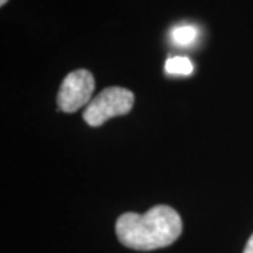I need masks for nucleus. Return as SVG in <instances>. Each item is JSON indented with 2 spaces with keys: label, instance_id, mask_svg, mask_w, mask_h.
<instances>
[{
  "label": "nucleus",
  "instance_id": "4",
  "mask_svg": "<svg viewBox=\"0 0 253 253\" xmlns=\"http://www.w3.org/2000/svg\"><path fill=\"white\" fill-rule=\"evenodd\" d=\"M165 71L169 75L189 76L194 71L193 62L186 56H172L165 63Z\"/></svg>",
  "mask_w": 253,
  "mask_h": 253
},
{
  "label": "nucleus",
  "instance_id": "7",
  "mask_svg": "<svg viewBox=\"0 0 253 253\" xmlns=\"http://www.w3.org/2000/svg\"><path fill=\"white\" fill-rule=\"evenodd\" d=\"M9 0H0V6H4Z\"/></svg>",
  "mask_w": 253,
  "mask_h": 253
},
{
  "label": "nucleus",
  "instance_id": "6",
  "mask_svg": "<svg viewBox=\"0 0 253 253\" xmlns=\"http://www.w3.org/2000/svg\"><path fill=\"white\" fill-rule=\"evenodd\" d=\"M244 253H253V235L249 238L248 244H246V246H245Z\"/></svg>",
  "mask_w": 253,
  "mask_h": 253
},
{
  "label": "nucleus",
  "instance_id": "3",
  "mask_svg": "<svg viewBox=\"0 0 253 253\" xmlns=\"http://www.w3.org/2000/svg\"><path fill=\"white\" fill-rule=\"evenodd\" d=\"M96 82L89 71L78 69L63 79L58 93V109L63 113H75L90 103Z\"/></svg>",
  "mask_w": 253,
  "mask_h": 253
},
{
  "label": "nucleus",
  "instance_id": "5",
  "mask_svg": "<svg viewBox=\"0 0 253 253\" xmlns=\"http://www.w3.org/2000/svg\"><path fill=\"white\" fill-rule=\"evenodd\" d=\"M197 28L194 26L189 24H183L179 27L173 28L172 31V40L174 44L177 45H191L196 40H197Z\"/></svg>",
  "mask_w": 253,
  "mask_h": 253
},
{
  "label": "nucleus",
  "instance_id": "2",
  "mask_svg": "<svg viewBox=\"0 0 253 253\" xmlns=\"http://www.w3.org/2000/svg\"><path fill=\"white\" fill-rule=\"evenodd\" d=\"M132 106V91L124 87H107L86 106L83 120L90 126H100L110 118L129 113Z\"/></svg>",
  "mask_w": 253,
  "mask_h": 253
},
{
  "label": "nucleus",
  "instance_id": "1",
  "mask_svg": "<svg viewBox=\"0 0 253 253\" xmlns=\"http://www.w3.org/2000/svg\"><path fill=\"white\" fill-rule=\"evenodd\" d=\"M183 222L169 206H155L145 214L126 212L116 222L120 242L135 251H154L172 245L181 234Z\"/></svg>",
  "mask_w": 253,
  "mask_h": 253
}]
</instances>
